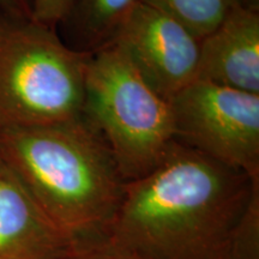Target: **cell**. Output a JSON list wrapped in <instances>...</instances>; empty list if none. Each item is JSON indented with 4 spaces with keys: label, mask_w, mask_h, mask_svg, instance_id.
<instances>
[{
    "label": "cell",
    "mask_w": 259,
    "mask_h": 259,
    "mask_svg": "<svg viewBox=\"0 0 259 259\" xmlns=\"http://www.w3.org/2000/svg\"><path fill=\"white\" fill-rule=\"evenodd\" d=\"M57 259H142L109 245L103 244L87 246V247H74Z\"/></svg>",
    "instance_id": "cell-13"
},
{
    "label": "cell",
    "mask_w": 259,
    "mask_h": 259,
    "mask_svg": "<svg viewBox=\"0 0 259 259\" xmlns=\"http://www.w3.org/2000/svg\"><path fill=\"white\" fill-rule=\"evenodd\" d=\"M87 58L57 29L0 8V128L82 114Z\"/></svg>",
    "instance_id": "cell-3"
},
{
    "label": "cell",
    "mask_w": 259,
    "mask_h": 259,
    "mask_svg": "<svg viewBox=\"0 0 259 259\" xmlns=\"http://www.w3.org/2000/svg\"><path fill=\"white\" fill-rule=\"evenodd\" d=\"M0 8L15 14L31 16L28 0H0Z\"/></svg>",
    "instance_id": "cell-14"
},
{
    "label": "cell",
    "mask_w": 259,
    "mask_h": 259,
    "mask_svg": "<svg viewBox=\"0 0 259 259\" xmlns=\"http://www.w3.org/2000/svg\"><path fill=\"white\" fill-rule=\"evenodd\" d=\"M116 44L145 83L169 102L197 78L200 38L144 3H138L116 32Z\"/></svg>",
    "instance_id": "cell-6"
},
{
    "label": "cell",
    "mask_w": 259,
    "mask_h": 259,
    "mask_svg": "<svg viewBox=\"0 0 259 259\" xmlns=\"http://www.w3.org/2000/svg\"><path fill=\"white\" fill-rule=\"evenodd\" d=\"M259 178L174 141L125 192L106 242L142 259H232Z\"/></svg>",
    "instance_id": "cell-1"
},
{
    "label": "cell",
    "mask_w": 259,
    "mask_h": 259,
    "mask_svg": "<svg viewBox=\"0 0 259 259\" xmlns=\"http://www.w3.org/2000/svg\"><path fill=\"white\" fill-rule=\"evenodd\" d=\"M174 139L259 178V95L194 80L169 101Z\"/></svg>",
    "instance_id": "cell-5"
},
{
    "label": "cell",
    "mask_w": 259,
    "mask_h": 259,
    "mask_svg": "<svg viewBox=\"0 0 259 259\" xmlns=\"http://www.w3.org/2000/svg\"><path fill=\"white\" fill-rule=\"evenodd\" d=\"M196 80L259 95V12L236 5L200 40Z\"/></svg>",
    "instance_id": "cell-7"
},
{
    "label": "cell",
    "mask_w": 259,
    "mask_h": 259,
    "mask_svg": "<svg viewBox=\"0 0 259 259\" xmlns=\"http://www.w3.org/2000/svg\"><path fill=\"white\" fill-rule=\"evenodd\" d=\"M0 160L73 247L107 241L127 181L83 114L0 128Z\"/></svg>",
    "instance_id": "cell-2"
},
{
    "label": "cell",
    "mask_w": 259,
    "mask_h": 259,
    "mask_svg": "<svg viewBox=\"0 0 259 259\" xmlns=\"http://www.w3.org/2000/svg\"><path fill=\"white\" fill-rule=\"evenodd\" d=\"M0 163H2V160H0Z\"/></svg>",
    "instance_id": "cell-16"
},
{
    "label": "cell",
    "mask_w": 259,
    "mask_h": 259,
    "mask_svg": "<svg viewBox=\"0 0 259 259\" xmlns=\"http://www.w3.org/2000/svg\"><path fill=\"white\" fill-rule=\"evenodd\" d=\"M138 3L141 0H74L60 24L63 41L82 54L108 46Z\"/></svg>",
    "instance_id": "cell-9"
},
{
    "label": "cell",
    "mask_w": 259,
    "mask_h": 259,
    "mask_svg": "<svg viewBox=\"0 0 259 259\" xmlns=\"http://www.w3.org/2000/svg\"><path fill=\"white\" fill-rule=\"evenodd\" d=\"M238 4L246 10L259 12V0H236Z\"/></svg>",
    "instance_id": "cell-15"
},
{
    "label": "cell",
    "mask_w": 259,
    "mask_h": 259,
    "mask_svg": "<svg viewBox=\"0 0 259 259\" xmlns=\"http://www.w3.org/2000/svg\"><path fill=\"white\" fill-rule=\"evenodd\" d=\"M202 38L215 30L238 4L236 0H141Z\"/></svg>",
    "instance_id": "cell-10"
},
{
    "label": "cell",
    "mask_w": 259,
    "mask_h": 259,
    "mask_svg": "<svg viewBox=\"0 0 259 259\" xmlns=\"http://www.w3.org/2000/svg\"><path fill=\"white\" fill-rule=\"evenodd\" d=\"M82 114L105 138L127 183L153 170L176 141L169 102L116 44L88 54Z\"/></svg>",
    "instance_id": "cell-4"
},
{
    "label": "cell",
    "mask_w": 259,
    "mask_h": 259,
    "mask_svg": "<svg viewBox=\"0 0 259 259\" xmlns=\"http://www.w3.org/2000/svg\"><path fill=\"white\" fill-rule=\"evenodd\" d=\"M71 248L4 163H0V259H57Z\"/></svg>",
    "instance_id": "cell-8"
},
{
    "label": "cell",
    "mask_w": 259,
    "mask_h": 259,
    "mask_svg": "<svg viewBox=\"0 0 259 259\" xmlns=\"http://www.w3.org/2000/svg\"><path fill=\"white\" fill-rule=\"evenodd\" d=\"M232 259H259V189L236 225Z\"/></svg>",
    "instance_id": "cell-11"
},
{
    "label": "cell",
    "mask_w": 259,
    "mask_h": 259,
    "mask_svg": "<svg viewBox=\"0 0 259 259\" xmlns=\"http://www.w3.org/2000/svg\"><path fill=\"white\" fill-rule=\"evenodd\" d=\"M31 17L35 21L57 29L69 15L74 0H28Z\"/></svg>",
    "instance_id": "cell-12"
}]
</instances>
